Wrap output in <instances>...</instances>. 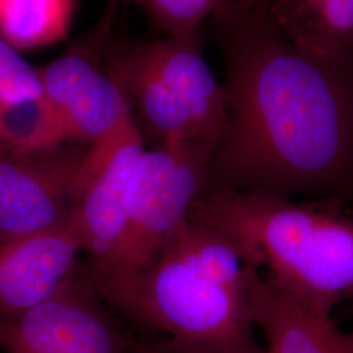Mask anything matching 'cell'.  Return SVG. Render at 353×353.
Listing matches in <instances>:
<instances>
[{
  "mask_svg": "<svg viewBox=\"0 0 353 353\" xmlns=\"http://www.w3.org/2000/svg\"><path fill=\"white\" fill-rule=\"evenodd\" d=\"M239 13L225 48L227 125L204 191L290 198L343 189L353 174L348 61L294 46L263 10Z\"/></svg>",
  "mask_w": 353,
  "mask_h": 353,
  "instance_id": "cell-1",
  "label": "cell"
},
{
  "mask_svg": "<svg viewBox=\"0 0 353 353\" xmlns=\"http://www.w3.org/2000/svg\"><path fill=\"white\" fill-rule=\"evenodd\" d=\"M81 271L102 303L163 332L172 348L258 350L252 294L261 272L225 236L190 217L140 267Z\"/></svg>",
  "mask_w": 353,
  "mask_h": 353,
  "instance_id": "cell-2",
  "label": "cell"
},
{
  "mask_svg": "<svg viewBox=\"0 0 353 353\" xmlns=\"http://www.w3.org/2000/svg\"><path fill=\"white\" fill-rule=\"evenodd\" d=\"M189 217L225 236L268 281L332 314L353 301V217L332 203L204 191Z\"/></svg>",
  "mask_w": 353,
  "mask_h": 353,
  "instance_id": "cell-3",
  "label": "cell"
},
{
  "mask_svg": "<svg viewBox=\"0 0 353 353\" xmlns=\"http://www.w3.org/2000/svg\"><path fill=\"white\" fill-rule=\"evenodd\" d=\"M214 150L189 143L145 148L128 182L126 228L117 255L110 265H90L127 271L147 263L189 217L205 189Z\"/></svg>",
  "mask_w": 353,
  "mask_h": 353,
  "instance_id": "cell-4",
  "label": "cell"
},
{
  "mask_svg": "<svg viewBox=\"0 0 353 353\" xmlns=\"http://www.w3.org/2000/svg\"><path fill=\"white\" fill-rule=\"evenodd\" d=\"M65 143L45 151H0V241L43 233L71 223L101 157Z\"/></svg>",
  "mask_w": 353,
  "mask_h": 353,
  "instance_id": "cell-5",
  "label": "cell"
},
{
  "mask_svg": "<svg viewBox=\"0 0 353 353\" xmlns=\"http://www.w3.org/2000/svg\"><path fill=\"white\" fill-rule=\"evenodd\" d=\"M81 268L50 299L0 312L6 353H125L118 327Z\"/></svg>",
  "mask_w": 353,
  "mask_h": 353,
  "instance_id": "cell-6",
  "label": "cell"
},
{
  "mask_svg": "<svg viewBox=\"0 0 353 353\" xmlns=\"http://www.w3.org/2000/svg\"><path fill=\"white\" fill-rule=\"evenodd\" d=\"M39 72L43 96L61 117L70 143H100L135 118L118 80L81 54L62 55Z\"/></svg>",
  "mask_w": 353,
  "mask_h": 353,
  "instance_id": "cell-7",
  "label": "cell"
},
{
  "mask_svg": "<svg viewBox=\"0 0 353 353\" xmlns=\"http://www.w3.org/2000/svg\"><path fill=\"white\" fill-rule=\"evenodd\" d=\"M96 145L101 152L100 168L76 208L72 223L83 252L90 256L89 265H108L113 262L123 239L127 188L145 145L135 118Z\"/></svg>",
  "mask_w": 353,
  "mask_h": 353,
  "instance_id": "cell-8",
  "label": "cell"
},
{
  "mask_svg": "<svg viewBox=\"0 0 353 353\" xmlns=\"http://www.w3.org/2000/svg\"><path fill=\"white\" fill-rule=\"evenodd\" d=\"M83 245L70 224L0 241V312H19L50 299L79 270Z\"/></svg>",
  "mask_w": 353,
  "mask_h": 353,
  "instance_id": "cell-9",
  "label": "cell"
},
{
  "mask_svg": "<svg viewBox=\"0 0 353 353\" xmlns=\"http://www.w3.org/2000/svg\"><path fill=\"white\" fill-rule=\"evenodd\" d=\"M127 52L157 76L204 137L219 144L227 125V94L203 55L198 34L166 36Z\"/></svg>",
  "mask_w": 353,
  "mask_h": 353,
  "instance_id": "cell-10",
  "label": "cell"
},
{
  "mask_svg": "<svg viewBox=\"0 0 353 353\" xmlns=\"http://www.w3.org/2000/svg\"><path fill=\"white\" fill-rule=\"evenodd\" d=\"M252 321L265 334V353H353V331L332 314L280 290L261 274L252 288Z\"/></svg>",
  "mask_w": 353,
  "mask_h": 353,
  "instance_id": "cell-11",
  "label": "cell"
},
{
  "mask_svg": "<svg viewBox=\"0 0 353 353\" xmlns=\"http://www.w3.org/2000/svg\"><path fill=\"white\" fill-rule=\"evenodd\" d=\"M261 10L301 50L327 59H351L353 0H265Z\"/></svg>",
  "mask_w": 353,
  "mask_h": 353,
  "instance_id": "cell-12",
  "label": "cell"
},
{
  "mask_svg": "<svg viewBox=\"0 0 353 353\" xmlns=\"http://www.w3.org/2000/svg\"><path fill=\"white\" fill-rule=\"evenodd\" d=\"M77 0H0V36L24 52L62 42Z\"/></svg>",
  "mask_w": 353,
  "mask_h": 353,
  "instance_id": "cell-13",
  "label": "cell"
},
{
  "mask_svg": "<svg viewBox=\"0 0 353 353\" xmlns=\"http://www.w3.org/2000/svg\"><path fill=\"white\" fill-rule=\"evenodd\" d=\"M65 143L62 119L43 94L0 105V151L26 154Z\"/></svg>",
  "mask_w": 353,
  "mask_h": 353,
  "instance_id": "cell-14",
  "label": "cell"
},
{
  "mask_svg": "<svg viewBox=\"0 0 353 353\" xmlns=\"http://www.w3.org/2000/svg\"><path fill=\"white\" fill-rule=\"evenodd\" d=\"M153 24L166 36H194L203 23L232 11L229 0H143Z\"/></svg>",
  "mask_w": 353,
  "mask_h": 353,
  "instance_id": "cell-15",
  "label": "cell"
},
{
  "mask_svg": "<svg viewBox=\"0 0 353 353\" xmlns=\"http://www.w3.org/2000/svg\"><path fill=\"white\" fill-rule=\"evenodd\" d=\"M43 94L39 68L0 36V105Z\"/></svg>",
  "mask_w": 353,
  "mask_h": 353,
  "instance_id": "cell-16",
  "label": "cell"
},
{
  "mask_svg": "<svg viewBox=\"0 0 353 353\" xmlns=\"http://www.w3.org/2000/svg\"><path fill=\"white\" fill-rule=\"evenodd\" d=\"M157 353H265V351H259V350H252V351H202V350H178V348H172L165 344L163 350H160Z\"/></svg>",
  "mask_w": 353,
  "mask_h": 353,
  "instance_id": "cell-17",
  "label": "cell"
},
{
  "mask_svg": "<svg viewBox=\"0 0 353 353\" xmlns=\"http://www.w3.org/2000/svg\"><path fill=\"white\" fill-rule=\"evenodd\" d=\"M265 0H236V10L240 12H252L261 10Z\"/></svg>",
  "mask_w": 353,
  "mask_h": 353,
  "instance_id": "cell-18",
  "label": "cell"
},
{
  "mask_svg": "<svg viewBox=\"0 0 353 353\" xmlns=\"http://www.w3.org/2000/svg\"><path fill=\"white\" fill-rule=\"evenodd\" d=\"M115 1H137V3H140V4H141V1H143V0H115Z\"/></svg>",
  "mask_w": 353,
  "mask_h": 353,
  "instance_id": "cell-19",
  "label": "cell"
}]
</instances>
